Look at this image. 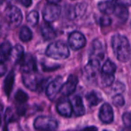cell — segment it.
Wrapping results in <instances>:
<instances>
[{"instance_id":"cell-35","label":"cell","mask_w":131,"mask_h":131,"mask_svg":"<svg viewBox=\"0 0 131 131\" xmlns=\"http://www.w3.org/2000/svg\"><path fill=\"white\" fill-rule=\"evenodd\" d=\"M17 114L19 115H24L25 114V109L24 107H18L17 109Z\"/></svg>"},{"instance_id":"cell-28","label":"cell","mask_w":131,"mask_h":131,"mask_svg":"<svg viewBox=\"0 0 131 131\" xmlns=\"http://www.w3.org/2000/svg\"><path fill=\"white\" fill-rule=\"evenodd\" d=\"M112 101H113L114 105H115L116 107H123L125 104V101H124L123 96L121 95L120 94H116L113 97Z\"/></svg>"},{"instance_id":"cell-21","label":"cell","mask_w":131,"mask_h":131,"mask_svg":"<svg viewBox=\"0 0 131 131\" xmlns=\"http://www.w3.org/2000/svg\"><path fill=\"white\" fill-rule=\"evenodd\" d=\"M115 4L111 1H104L98 4V9L105 15H110L114 12Z\"/></svg>"},{"instance_id":"cell-26","label":"cell","mask_w":131,"mask_h":131,"mask_svg":"<svg viewBox=\"0 0 131 131\" xmlns=\"http://www.w3.org/2000/svg\"><path fill=\"white\" fill-rule=\"evenodd\" d=\"M15 99L17 102H18L20 104H24L28 100V96L25 91H23L22 90L20 89L15 93Z\"/></svg>"},{"instance_id":"cell-33","label":"cell","mask_w":131,"mask_h":131,"mask_svg":"<svg viewBox=\"0 0 131 131\" xmlns=\"http://www.w3.org/2000/svg\"><path fill=\"white\" fill-rule=\"evenodd\" d=\"M6 71H7L6 65L4 64V62L2 61H0V77L4 76Z\"/></svg>"},{"instance_id":"cell-19","label":"cell","mask_w":131,"mask_h":131,"mask_svg":"<svg viewBox=\"0 0 131 131\" xmlns=\"http://www.w3.org/2000/svg\"><path fill=\"white\" fill-rule=\"evenodd\" d=\"M14 81H15V74L13 71H11L8 73V74L6 76L4 81V92L7 97H9L12 93Z\"/></svg>"},{"instance_id":"cell-12","label":"cell","mask_w":131,"mask_h":131,"mask_svg":"<svg viewBox=\"0 0 131 131\" xmlns=\"http://www.w3.org/2000/svg\"><path fill=\"white\" fill-rule=\"evenodd\" d=\"M57 111L58 114L65 117H70L72 115L73 109L70 101L65 99L61 100L57 104Z\"/></svg>"},{"instance_id":"cell-16","label":"cell","mask_w":131,"mask_h":131,"mask_svg":"<svg viewBox=\"0 0 131 131\" xmlns=\"http://www.w3.org/2000/svg\"><path fill=\"white\" fill-rule=\"evenodd\" d=\"M22 80H23V84L28 89L31 91H36L38 89L39 82H38L37 78L34 75L30 74H25L23 76Z\"/></svg>"},{"instance_id":"cell-37","label":"cell","mask_w":131,"mask_h":131,"mask_svg":"<svg viewBox=\"0 0 131 131\" xmlns=\"http://www.w3.org/2000/svg\"><path fill=\"white\" fill-rule=\"evenodd\" d=\"M60 1L61 0H48V2H51V3H57V2H58Z\"/></svg>"},{"instance_id":"cell-41","label":"cell","mask_w":131,"mask_h":131,"mask_svg":"<svg viewBox=\"0 0 131 131\" xmlns=\"http://www.w3.org/2000/svg\"><path fill=\"white\" fill-rule=\"evenodd\" d=\"M104 131H107V130H104Z\"/></svg>"},{"instance_id":"cell-8","label":"cell","mask_w":131,"mask_h":131,"mask_svg":"<svg viewBox=\"0 0 131 131\" xmlns=\"http://www.w3.org/2000/svg\"><path fill=\"white\" fill-rule=\"evenodd\" d=\"M21 70L25 74H30L37 71L36 61L31 54H27L24 55L21 61Z\"/></svg>"},{"instance_id":"cell-22","label":"cell","mask_w":131,"mask_h":131,"mask_svg":"<svg viewBox=\"0 0 131 131\" xmlns=\"http://www.w3.org/2000/svg\"><path fill=\"white\" fill-rule=\"evenodd\" d=\"M86 99H87L88 102L89 103L90 106H96V105L99 104L103 100L101 94L97 91L89 92L86 95Z\"/></svg>"},{"instance_id":"cell-9","label":"cell","mask_w":131,"mask_h":131,"mask_svg":"<svg viewBox=\"0 0 131 131\" xmlns=\"http://www.w3.org/2000/svg\"><path fill=\"white\" fill-rule=\"evenodd\" d=\"M100 70V61L96 59H90L84 67V74L88 80H92L97 77Z\"/></svg>"},{"instance_id":"cell-1","label":"cell","mask_w":131,"mask_h":131,"mask_svg":"<svg viewBox=\"0 0 131 131\" xmlns=\"http://www.w3.org/2000/svg\"><path fill=\"white\" fill-rule=\"evenodd\" d=\"M112 48L117 58L121 62H127L131 56V48L128 39L120 34L112 38Z\"/></svg>"},{"instance_id":"cell-38","label":"cell","mask_w":131,"mask_h":131,"mask_svg":"<svg viewBox=\"0 0 131 131\" xmlns=\"http://www.w3.org/2000/svg\"><path fill=\"white\" fill-rule=\"evenodd\" d=\"M1 124H2V120H1V117H0V125H1Z\"/></svg>"},{"instance_id":"cell-27","label":"cell","mask_w":131,"mask_h":131,"mask_svg":"<svg viewBox=\"0 0 131 131\" xmlns=\"http://www.w3.org/2000/svg\"><path fill=\"white\" fill-rule=\"evenodd\" d=\"M86 7H87V5L85 3H80V4H78L74 8V11H73V13L75 16H78V15H81L85 9H86Z\"/></svg>"},{"instance_id":"cell-36","label":"cell","mask_w":131,"mask_h":131,"mask_svg":"<svg viewBox=\"0 0 131 131\" xmlns=\"http://www.w3.org/2000/svg\"><path fill=\"white\" fill-rule=\"evenodd\" d=\"M84 131H97V129L95 127H89L85 128Z\"/></svg>"},{"instance_id":"cell-23","label":"cell","mask_w":131,"mask_h":131,"mask_svg":"<svg viewBox=\"0 0 131 131\" xmlns=\"http://www.w3.org/2000/svg\"><path fill=\"white\" fill-rule=\"evenodd\" d=\"M12 48V47L8 41H5L0 45V61L8 59Z\"/></svg>"},{"instance_id":"cell-2","label":"cell","mask_w":131,"mask_h":131,"mask_svg":"<svg viewBox=\"0 0 131 131\" xmlns=\"http://www.w3.org/2000/svg\"><path fill=\"white\" fill-rule=\"evenodd\" d=\"M46 55L56 60H63L68 58L70 51L68 45L61 41L51 43L46 49Z\"/></svg>"},{"instance_id":"cell-30","label":"cell","mask_w":131,"mask_h":131,"mask_svg":"<svg viewBox=\"0 0 131 131\" xmlns=\"http://www.w3.org/2000/svg\"><path fill=\"white\" fill-rule=\"evenodd\" d=\"M111 24V19L106 15L101 17L100 18V25L101 26H108Z\"/></svg>"},{"instance_id":"cell-39","label":"cell","mask_w":131,"mask_h":131,"mask_svg":"<svg viewBox=\"0 0 131 131\" xmlns=\"http://www.w3.org/2000/svg\"><path fill=\"white\" fill-rule=\"evenodd\" d=\"M123 131H128V130H123Z\"/></svg>"},{"instance_id":"cell-7","label":"cell","mask_w":131,"mask_h":131,"mask_svg":"<svg viewBox=\"0 0 131 131\" xmlns=\"http://www.w3.org/2000/svg\"><path fill=\"white\" fill-rule=\"evenodd\" d=\"M68 44L73 50H79L86 45V38L79 31H73L68 37Z\"/></svg>"},{"instance_id":"cell-40","label":"cell","mask_w":131,"mask_h":131,"mask_svg":"<svg viewBox=\"0 0 131 131\" xmlns=\"http://www.w3.org/2000/svg\"><path fill=\"white\" fill-rule=\"evenodd\" d=\"M72 1H74V0H72Z\"/></svg>"},{"instance_id":"cell-24","label":"cell","mask_w":131,"mask_h":131,"mask_svg":"<svg viewBox=\"0 0 131 131\" xmlns=\"http://www.w3.org/2000/svg\"><path fill=\"white\" fill-rule=\"evenodd\" d=\"M19 38L24 42H28L32 38V32L27 26H23L19 31Z\"/></svg>"},{"instance_id":"cell-20","label":"cell","mask_w":131,"mask_h":131,"mask_svg":"<svg viewBox=\"0 0 131 131\" xmlns=\"http://www.w3.org/2000/svg\"><path fill=\"white\" fill-rule=\"evenodd\" d=\"M117 66L111 60H107L101 68V75L113 76L116 72Z\"/></svg>"},{"instance_id":"cell-13","label":"cell","mask_w":131,"mask_h":131,"mask_svg":"<svg viewBox=\"0 0 131 131\" xmlns=\"http://www.w3.org/2000/svg\"><path fill=\"white\" fill-rule=\"evenodd\" d=\"M71 105H72V109H73V113L74 114L75 116L77 117H81L85 113V107L84 106L82 99L79 96H74L71 101Z\"/></svg>"},{"instance_id":"cell-3","label":"cell","mask_w":131,"mask_h":131,"mask_svg":"<svg viewBox=\"0 0 131 131\" xmlns=\"http://www.w3.org/2000/svg\"><path fill=\"white\" fill-rule=\"evenodd\" d=\"M22 13L15 5H8L5 10V19L10 28H14L20 25L22 21Z\"/></svg>"},{"instance_id":"cell-18","label":"cell","mask_w":131,"mask_h":131,"mask_svg":"<svg viewBox=\"0 0 131 131\" xmlns=\"http://www.w3.org/2000/svg\"><path fill=\"white\" fill-rule=\"evenodd\" d=\"M41 33L43 38L46 41L54 39L56 37V32L54 28L48 24H43L41 27Z\"/></svg>"},{"instance_id":"cell-5","label":"cell","mask_w":131,"mask_h":131,"mask_svg":"<svg viewBox=\"0 0 131 131\" xmlns=\"http://www.w3.org/2000/svg\"><path fill=\"white\" fill-rule=\"evenodd\" d=\"M61 8L56 3H48L43 9L42 15L44 20L47 23L56 21L61 15Z\"/></svg>"},{"instance_id":"cell-10","label":"cell","mask_w":131,"mask_h":131,"mask_svg":"<svg viewBox=\"0 0 131 131\" xmlns=\"http://www.w3.org/2000/svg\"><path fill=\"white\" fill-rule=\"evenodd\" d=\"M78 82V78L76 76L71 74L68 77L67 81L63 84L61 89V93L64 96H69L72 94L76 90Z\"/></svg>"},{"instance_id":"cell-17","label":"cell","mask_w":131,"mask_h":131,"mask_svg":"<svg viewBox=\"0 0 131 131\" xmlns=\"http://www.w3.org/2000/svg\"><path fill=\"white\" fill-rule=\"evenodd\" d=\"M113 13L122 22H125L129 17V11L127 8L123 5H120L115 4V7H114V10Z\"/></svg>"},{"instance_id":"cell-15","label":"cell","mask_w":131,"mask_h":131,"mask_svg":"<svg viewBox=\"0 0 131 131\" xmlns=\"http://www.w3.org/2000/svg\"><path fill=\"white\" fill-rule=\"evenodd\" d=\"M104 58V49L102 44L99 40H95L93 42L91 52V59H96L101 61Z\"/></svg>"},{"instance_id":"cell-29","label":"cell","mask_w":131,"mask_h":131,"mask_svg":"<svg viewBox=\"0 0 131 131\" xmlns=\"http://www.w3.org/2000/svg\"><path fill=\"white\" fill-rule=\"evenodd\" d=\"M123 122L124 124V125L129 128V129H131V114L130 113H124L123 114Z\"/></svg>"},{"instance_id":"cell-34","label":"cell","mask_w":131,"mask_h":131,"mask_svg":"<svg viewBox=\"0 0 131 131\" xmlns=\"http://www.w3.org/2000/svg\"><path fill=\"white\" fill-rule=\"evenodd\" d=\"M18 2L25 7H29L31 6V3H32V0H18Z\"/></svg>"},{"instance_id":"cell-11","label":"cell","mask_w":131,"mask_h":131,"mask_svg":"<svg viewBox=\"0 0 131 131\" xmlns=\"http://www.w3.org/2000/svg\"><path fill=\"white\" fill-rule=\"evenodd\" d=\"M100 120L104 124H111L114 121V111L112 107L109 104H104L99 112Z\"/></svg>"},{"instance_id":"cell-32","label":"cell","mask_w":131,"mask_h":131,"mask_svg":"<svg viewBox=\"0 0 131 131\" xmlns=\"http://www.w3.org/2000/svg\"><path fill=\"white\" fill-rule=\"evenodd\" d=\"M115 4L125 7L131 6V0H115Z\"/></svg>"},{"instance_id":"cell-6","label":"cell","mask_w":131,"mask_h":131,"mask_svg":"<svg viewBox=\"0 0 131 131\" xmlns=\"http://www.w3.org/2000/svg\"><path fill=\"white\" fill-rule=\"evenodd\" d=\"M63 84V78L61 76L56 77L51 82H50L46 88V94L51 101H53L57 94L61 92Z\"/></svg>"},{"instance_id":"cell-25","label":"cell","mask_w":131,"mask_h":131,"mask_svg":"<svg viewBox=\"0 0 131 131\" xmlns=\"http://www.w3.org/2000/svg\"><path fill=\"white\" fill-rule=\"evenodd\" d=\"M38 19L39 15L37 11H31L30 13H28V15L26 17L27 22L31 26H35L38 22Z\"/></svg>"},{"instance_id":"cell-4","label":"cell","mask_w":131,"mask_h":131,"mask_svg":"<svg viewBox=\"0 0 131 131\" xmlns=\"http://www.w3.org/2000/svg\"><path fill=\"white\" fill-rule=\"evenodd\" d=\"M58 126L57 121L54 118L48 116L38 117L34 122L35 128L41 131H54L58 128Z\"/></svg>"},{"instance_id":"cell-31","label":"cell","mask_w":131,"mask_h":131,"mask_svg":"<svg viewBox=\"0 0 131 131\" xmlns=\"http://www.w3.org/2000/svg\"><path fill=\"white\" fill-rule=\"evenodd\" d=\"M114 90L115 91H117L118 94H120V93H121V92H123L124 91V85L122 84V83H121V82H117V83H116L115 84H114Z\"/></svg>"},{"instance_id":"cell-14","label":"cell","mask_w":131,"mask_h":131,"mask_svg":"<svg viewBox=\"0 0 131 131\" xmlns=\"http://www.w3.org/2000/svg\"><path fill=\"white\" fill-rule=\"evenodd\" d=\"M24 57V48L21 45H16L12 47L8 59L14 64L21 62Z\"/></svg>"}]
</instances>
